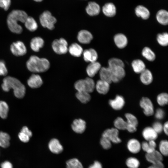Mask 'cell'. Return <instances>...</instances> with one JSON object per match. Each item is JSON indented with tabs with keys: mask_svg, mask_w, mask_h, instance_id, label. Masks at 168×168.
Segmentation results:
<instances>
[{
	"mask_svg": "<svg viewBox=\"0 0 168 168\" xmlns=\"http://www.w3.org/2000/svg\"><path fill=\"white\" fill-rule=\"evenodd\" d=\"M100 80L108 82L110 84L111 82V71L108 67H101L99 71Z\"/></svg>",
	"mask_w": 168,
	"mask_h": 168,
	"instance_id": "obj_26",
	"label": "cell"
},
{
	"mask_svg": "<svg viewBox=\"0 0 168 168\" xmlns=\"http://www.w3.org/2000/svg\"><path fill=\"white\" fill-rule=\"evenodd\" d=\"M142 54V56L150 61H153L156 58L154 52L149 47H145L143 49Z\"/></svg>",
	"mask_w": 168,
	"mask_h": 168,
	"instance_id": "obj_34",
	"label": "cell"
},
{
	"mask_svg": "<svg viewBox=\"0 0 168 168\" xmlns=\"http://www.w3.org/2000/svg\"><path fill=\"white\" fill-rule=\"evenodd\" d=\"M168 123L167 121L164 124V125L163 126V130L164 131L166 135H168Z\"/></svg>",
	"mask_w": 168,
	"mask_h": 168,
	"instance_id": "obj_57",
	"label": "cell"
},
{
	"mask_svg": "<svg viewBox=\"0 0 168 168\" xmlns=\"http://www.w3.org/2000/svg\"><path fill=\"white\" fill-rule=\"evenodd\" d=\"M7 72L5 62L2 60H0V76H6Z\"/></svg>",
	"mask_w": 168,
	"mask_h": 168,
	"instance_id": "obj_47",
	"label": "cell"
},
{
	"mask_svg": "<svg viewBox=\"0 0 168 168\" xmlns=\"http://www.w3.org/2000/svg\"><path fill=\"white\" fill-rule=\"evenodd\" d=\"M126 129L130 133H134L136 131L137 127L127 124Z\"/></svg>",
	"mask_w": 168,
	"mask_h": 168,
	"instance_id": "obj_54",
	"label": "cell"
},
{
	"mask_svg": "<svg viewBox=\"0 0 168 168\" xmlns=\"http://www.w3.org/2000/svg\"><path fill=\"white\" fill-rule=\"evenodd\" d=\"M114 125L118 130H124L126 129L127 123L122 118L118 117L114 120Z\"/></svg>",
	"mask_w": 168,
	"mask_h": 168,
	"instance_id": "obj_37",
	"label": "cell"
},
{
	"mask_svg": "<svg viewBox=\"0 0 168 168\" xmlns=\"http://www.w3.org/2000/svg\"><path fill=\"white\" fill-rule=\"evenodd\" d=\"M110 84L107 82L99 80L95 84V88L100 94L105 95L107 94L110 89Z\"/></svg>",
	"mask_w": 168,
	"mask_h": 168,
	"instance_id": "obj_22",
	"label": "cell"
},
{
	"mask_svg": "<svg viewBox=\"0 0 168 168\" xmlns=\"http://www.w3.org/2000/svg\"><path fill=\"white\" fill-rule=\"evenodd\" d=\"M108 67L110 68H113L120 66L124 67V63L121 59L116 58H112L110 59L108 61Z\"/></svg>",
	"mask_w": 168,
	"mask_h": 168,
	"instance_id": "obj_39",
	"label": "cell"
},
{
	"mask_svg": "<svg viewBox=\"0 0 168 168\" xmlns=\"http://www.w3.org/2000/svg\"><path fill=\"white\" fill-rule=\"evenodd\" d=\"M40 21L42 26L52 30L54 28V24L57 20L51 12L48 11L43 12L40 16Z\"/></svg>",
	"mask_w": 168,
	"mask_h": 168,
	"instance_id": "obj_5",
	"label": "cell"
},
{
	"mask_svg": "<svg viewBox=\"0 0 168 168\" xmlns=\"http://www.w3.org/2000/svg\"><path fill=\"white\" fill-rule=\"evenodd\" d=\"M11 4V0H0V7L7 11Z\"/></svg>",
	"mask_w": 168,
	"mask_h": 168,
	"instance_id": "obj_49",
	"label": "cell"
},
{
	"mask_svg": "<svg viewBox=\"0 0 168 168\" xmlns=\"http://www.w3.org/2000/svg\"><path fill=\"white\" fill-rule=\"evenodd\" d=\"M132 66L134 71L137 73H141L146 69L145 63L139 59L133 60L132 63Z\"/></svg>",
	"mask_w": 168,
	"mask_h": 168,
	"instance_id": "obj_31",
	"label": "cell"
},
{
	"mask_svg": "<svg viewBox=\"0 0 168 168\" xmlns=\"http://www.w3.org/2000/svg\"><path fill=\"white\" fill-rule=\"evenodd\" d=\"M21 132L26 134L30 138L32 137V133L31 131L26 126H24L22 128Z\"/></svg>",
	"mask_w": 168,
	"mask_h": 168,
	"instance_id": "obj_53",
	"label": "cell"
},
{
	"mask_svg": "<svg viewBox=\"0 0 168 168\" xmlns=\"http://www.w3.org/2000/svg\"><path fill=\"white\" fill-rule=\"evenodd\" d=\"M93 36L91 32L86 30H82L78 33L77 38L78 41L83 44H88L93 39Z\"/></svg>",
	"mask_w": 168,
	"mask_h": 168,
	"instance_id": "obj_11",
	"label": "cell"
},
{
	"mask_svg": "<svg viewBox=\"0 0 168 168\" xmlns=\"http://www.w3.org/2000/svg\"><path fill=\"white\" fill-rule=\"evenodd\" d=\"M145 157L147 160L152 164L162 162L163 160L162 155L156 150L151 153H146Z\"/></svg>",
	"mask_w": 168,
	"mask_h": 168,
	"instance_id": "obj_12",
	"label": "cell"
},
{
	"mask_svg": "<svg viewBox=\"0 0 168 168\" xmlns=\"http://www.w3.org/2000/svg\"><path fill=\"white\" fill-rule=\"evenodd\" d=\"M118 130L115 128H112L105 130L102 134V137L106 138L109 140L111 142L119 143L121 142L119 137Z\"/></svg>",
	"mask_w": 168,
	"mask_h": 168,
	"instance_id": "obj_9",
	"label": "cell"
},
{
	"mask_svg": "<svg viewBox=\"0 0 168 168\" xmlns=\"http://www.w3.org/2000/svg\"><path fill=\"white\" fill-rule=\"evenodd\" d=\"M114 40L116 46L119 49L125 48L128 44V40L125 35L122 33L116 34Z\"/></svg>",
	"mask_w": 168,
	"mask_h": 168,
	"instance_id": "obj_20",
	"label": "cell"
},
{
	"mask_svg": "<svg viewBox=\"0 0 168 168\" xmlns=\"http://www.w3.org/2000/svg\"><path fill=\"white\" fill-rule=\"evenodd\" d=\"M156 39L158 43L161 46H166L168 44V35L166 32L159 34L157 35Z\"/></svg>",
	"mask_w": 168,
	"mask_h": 168,
	"instance_id": "obj_36",
	"label": "cell"
},
{
	"mask_svg": "<svg viewBox=\"0 0 168 168\" xmlns=\"http://www.w3.org/2000/svg\"><path fill=\"white\" fill-rule=\"evenodd\" d=\"M100 144L103 148L108 149L111 147V142L107 138L102 137L100 140Z\"/></svg>",
	"mask_w": 168,
	"mask_h": 168,
	"instance_id": "obj_45",
	"label": "cell"
},
{
	"mask_svg": "<svg viewBox=\"0 0 168 168\" xmlns=\"http://www.w3.org/2000/svg\"><path fill=\"white\" fill-rule=\"evenodd\" d=\"M10 139V136L8 133L0 131V146L4 148L8 147Z\"/></svg>",
	"mask_w": 168,
	"mask_h": 168,
	"instance_id": "obj_33",
	"label": "cell"
},
{
	"mask_svg": "<svg viewBox=\"0 0 168 168\" xmlns=\"http://www.w3.org/2000/svg\"><path fill=\"white\" fill-rule=\"evenodd\" d=\"M9 111L8 105L5 101H0V116L3 119H6Z\"/></svg>",
	"mask_w": 168,
	"mask_h": 168,
	"instance_id": "obj_38",
	"label": "cell"
},
{
	"mask_svg": "<svg viewBox=\"0 0 168 168\" xmlns=\"http://www.w3.org/2000/svg\"><path fill=\"white\" fill-rule=\"evenodd\" d=\"M86 10L89 15L93 16L98 15L100 12V6L94 2H90L88 3Z\"/></svg>",
	"mask_w": 168,
	"mask_h": 168,
	"instance_id": "obj_19",
	"label": "cell"
},
{
	"mask_svg": "<svg viewBox=\"0 0 168 168\" xmlns=\"http://www.w3.org/2000/svg\"><path fill=\"white\" fill-rule=\"evenodd\" d=\"M68 50L71 55L76 57L80 56L83 52L82 47L77 43L71 44L69 47Z\"/></svg>",
	"mask_w": 168,
	"mask_h": 168,
	"instance_id": "obj_30",
	"label": "cell"
},
{
	"mask_svg": "<svg viewBox=\"0 0 168 168\" xmlns=\"http://www.w3.org/2000/svg\"><path fill=\"white\" fill-rule=\"evenodd\" d=\"M74 87L77 91H85L90 93L92 92L95 88V83L91 77H87L76 81Z\"/></svg>",
	"mask_w": 168,
	"mask_h": 168,
	"instance_id": "obj_4",
	"label": "cell"
},
{
	"mask_svg": "<svg viewBox=\"0 0 168 168\" xmlns=\"http://www.w3.org/2000/svg\"><path fill=\"white\" fill-rule=\"evenodd\" d=\"M160 153L163 156L168 155V142L167 140H162L160 142L159 146Z\"/></svg>",
	"mask_w": 168,
	"mask_h": 168,
	"instance_id": "obj_40",
	"label": "cell"
},
{
	"mask_svg": "<svg viewBox=\"0 0 168 168\" xmlns=\"http://www.w3.org/2000/svg\"><path fill=\"white\" fill-rule=\"evenodd\" d=\"M157 101L158 104L161 106L167 104L168 101L167 94L163 93L159 94L157 97Z\"/></svg>",
	"mask_w": 168,
	"mask_h": 168,
	"instance_id": "obj_43",
	"label": "cell"
},
{
	"mask_svg": "<svg viewBox=\"0 0 168 168\" xmlns=\"http://www.w3.org/2000/svg\"><path fill=\"white\" fill-rule=\"evenodd\" d=\"M164 116L165 112L162 109L159 108L156 110L155 114V117L156 119H161L164 118Z\"/></svg>",
	"mask_w": 168,
	"mask_h": 168,
	"instance_id": "obj_50",
	"label": "cell"
},
{
	"mask_svg": "<svg viewBox=\"0 0 168 168\" xmlns=\"http://www.w3.org/2000/svg\"><path fill=\"white\" fill-rule=\"evenodd\" d=\"M10 49L12 53L17 56H23L26 54L27 52L25 45L20 41L13 42L11 44Z\"/></svg>",
	"mask_w": 168,
	"mask_h": 168,
	"instance_id": "obj_7",
	"label": "cell"
},
{
	"mask_svg": "<svg viewBox=\"0 0 168 168\" xmlns=\"http://www.w3.org/2000/svg\"><path fill=\"white\" fill-rule=\"evenodd\" d=\"M103 13L109 17L114 16L116 14V8L114 4L111 2L105 4L102 8Z\"/></svg>",
	"mask_w": 168,
	"mask_h": 168,
	"instance_id": "obj_24",
	"label": "cell"
},
{
	"mask_svg": "<svg viewBox=\"0 0 168 168\" xmlns=\"http://www.w3.org/2000/svg\"><path fill=\"white\" fill-rule=\"evenodd\" d=\"M67 41L63 38L55 40L52 43V47L56 53L59 54H65L68 50Z\"/></svg>",
	"mask_w": 168,
	"mask_h": 168,
	"instance_id": "obj_6",
	"label": "cell"
},
{
	"mask_svg": "<svg viewBox=\"0 0 168 168\" xmlns=\"http://www.w3.org/2000/svg\"><path fill=\"white\" fill-rule=\"evenodd\" d=\"M140 79L142 82L145 85L151 84L153 81V76L151 72L146 69L140 73Z\"/></svg>",
	"mask_w": 168,
	"mask_h": 168,
	"instance_id": "obj_28",
	"label": "cell"
},
{
	"mask_svg": "<svg viewBox=\"0 0 168 168\" xmlns=\"http://www.w3.org/2000/svg\"><path fill=\"white\" fill-rule=\"evenodd\" d=\"M28 85L32 88H36L41 86L43 84L42 80L38 74H33L28 80Z\"/></svg>",
	"mask_w": 168,
	"mask_h": 168,
	"instance_id": "obj_14",
	"label": "cell"
},
{
	"mask_svg": "<svg viewBox=\"0 0 168 168\" xmlns=\"http://www.w3.org/2000/svg\"><path fill=\"white\" fill-rule=\"evenodd\" d=\"M44 44V40L41 38L35 37L31 39L30 42V47L33 51L38 52L43 46Z\"/></svg>",
	"mask_w": 168,
	"mask_h": 168,
	"instance_id": "obj_25",
	"label": "cell"
},
{
	"mask_svg": "<svg viewBox=\"0 0 168 168\" xmlns=\"http://www.w3.org/2000/svg\"><path fill=\"white\" fill-rule=\"evenodd\" d=\"M83 58L86 62H92L96 61L98 55L96 51L94 49L90 48L83 51Z\"/></svg>",
	"mask_w": 168,
	"mask_h": 168,
	"instance_id": "obj_16",
	"label": "cell"
},
{
	"mask_svg": "<svg viewBox=\"0 0 168 168\" xmlns=\"http://www.w3.org/2000/svg\"><path fill=\"white\" fill-rule=\"evenodd\" d=\"M156 18L158 22L163 25H166L168 23V13L166 10H159L156 14Z\"/></svg>",
	"mask_w": 168,
	"mask_h": 168,
	"instance_id": "obj_29",
	"label": "cell"
},
{
	"mask_svg": "<svg viewBox=\"0 0 168 168\" xmlns=\"http://www.w3.org/2000/svg\"><path fill=\"white\" fill-rule=\"evenodd\" d=\"M76 96L77 99L83 103L88 102L91 99L90 93L86 92L77 91Z\"/></svg>",
	"mask_w": 168,
	"mask_h": 168,
	"instance_id": "obj_35",
	"label": "cell"
},
{
	"mask_svg": "<svg viewBox=\"0 0 168 168\" xmlns=\"http://www.w3.org/2000/svg\"><path fill=\"white\" fill-rule=\"evenodd\" d=\"M126 164L129 168H138L140 162L136 158L130 157L127 159Z\"/></svg>",
	"mask_w": 168,
	"mask_h": 168,
	"instance_id": "obj_42",
	"label": "cell"
},
{
	"mask_svg": "<svg viewBox=\"0 0 168 168\" xmlns=\"http://www.w3.org/2000/svg\"><path fill=\"white\" fill-rule=\"evenodd\" d=\"M28 15L24 11L20 10H14L8 15L7 20L8 27L10 30L13 33L21 34L23 31L22 26L19 22L24 23Z\"/></svg>",
	"mask_w": 168,
	"mask_h": 168,
	"instance_id": "obj_1",
	"label": "cell"
},
{
	"mask_svg": "<svg viewBox=\"0 0 168 168\" xmlns=\"http://www.w3.org/2000/svg\"><path fill=\"white\" fill-rule=\"evenodd\" d=\"M136 15L144 20L148 19L150 16V13L149 10L142 5H138L135 9Z\"/></svg>",
	"mask_w": 168,
	"mask_h": 168,
	"instance_id": "obj_27",
	"label": "cell"
},
{
	"mask_svg": "<svg viewBox=\"0 0 168 168\" xmlns=\"http://www.w3.org/2000/svg\"><path fill=\"white\" fill-rule=\"evenodd\" d=\"M140 105L143 109L144 114L147 116H150L154 113V108L151 100L146 97H142L140 102Z\"/></svg>",
	"mask_w": 168,
	"mask_h": 168,
	"instance_id": "obj_8",
	"label": "cell"
},
{
	"mask_svg": "<svg viewBox=\"0 0 168 168\" xmlns=\"http://www.w3.org/2000/svg\"><path fill=\"white\" fill-rule=\"evenodd\" d=\"M49 147L53 153L59 154L63 151V147L57 139L53 138L49 142Z\"/></svg>",
	"mask_w": 168,
	"mask_h": 168,
	"instance_id": "obj_23",
	"label": "cell"
},
{
	"mask_svg": "<svg viewBox=\"0 0 168 168\" xmlns=\"http://www.w3.org/2000/svg\"><path fill=\"white\" fill-rule=\"evenodd\" d=\"M125 117L127 119V124L137 127L138 124V120L136 117L130 113H126Z\"/></svg>",
	"mask_w": 168,
	"mask_h": 168,
	"instance_id": "obj_44",
	"label": "cell"
},
{
	"mask_svg": "<svg viewBox=\"0 0 168 168\" xmlns=\"http://www.w3.org/2000/svg\"><path fill=\"white\" fill-rule=\"evenodd\" d=\"M141 148L146 152V153H151L156 150L150 146L148 142H143L141 144Z\"/></svg>",
	"mask_w": 168,
	"mask_h": 168,
	"instance_id": "obj_46",
	"label": "cell"
},
{
	"mask_svg": "<svg viewBox=\"0 0 168 168\" xmlns=\"http://www.w3.org/2000/svg\"><path fill=\"white\" fill-rule=\"evenodd\" d=\"M89 168H102V167L100 162L98 161H96L93 164L89 167Z\"/></svg>",
	"mask_w": 168,
	"mask_h": 168,
	"instance_id": "obj_56",
	"label": "cell"
},
{
	"mask_svg": "<svg viewBox=\"0 0 168 168\" xmlns=\"http://www.w3.org/2000/svg\"><path fill=\"white\" fill-rule=\"evenodd\" d=\"M142 135L147 141L155 140L158 137V134L152 127H148L145 128L142 132Z\"/></svg>",
	"mask_w": 168,
	"mask_h": 168,
	"instance_id": "obj_21",
	"label": "cell"
},
{
	"mask_svg": "<svg viewBox=\"0 0 168 168\" xmlns=\"http://www.w3.org/2000/svg\"><path fill=\"white\" fill-rule=\"evenodd\" d=\"M1 168H13L12 163L8 161L2 162L1 164Z\"/></svg>",
	"mask_w": 168,
	"mask_h": 168,
	"instance_id": "obj_55",
	"label": "cell"
},
{
	"mask_svg": "<svg viewBox=\"0 0 168 168\" xmlns=\"http://www.w3.org/2000/svg\"><path fill=\"white\" fill-rule=\"evenodd\" d=\"M25 27L30 31H34L38 28V25L34 19L31 16H28L25 22Z\"/></svg>",
	"mask_w": 168,
	"mask_h": 168,
	"instance_id": "obj_32",
	"label": "cell"
},
{
	"mask_svg": "<svg viewBox=\"0 0 168 168\" xmlns=\"http://www.w3.org/2000/svg\"><path fill=\"white\" fill-rule=\"evenodd\" d=\"M109 102L113 109L119 110L123 108L125 104V100L123 96L118 95L114 99L110 100Z\"/></svg>",
	"mask_w": 168,
	"mask_h": 168,
	"instance_id": "obj_15",
	"label": "cell"
},
{
	"mask_svg": "<svg viewBox=\"0 0 168 168\" xmlns=\"http://www.w3.org/2000/svg\"><path fill=\"white\" fill-rule=\"evenodd\" d=\"M34 1L36 2H41L43 0H34Z\"/></svg>",
	"mask_w": 168,
	"mask_h": 168,
	"instance_id": "obj_58",
	"label": "cell"
},
{
	"mask_svg": "<svg viewBox=\"0 0 168 168\" xmlns=\"http://www.w3.org/2000/svg\"><path fill=\"white\" fill-rule=\"evenodd\" d=\"M29 70L33 72H42L48 70L50 66L49 60L44 58L31 56L26 63Z\"/></svg>",
	"mask_w": 168,
	"mask_h": 168,
	"instance_id": "obj_3",
	"label": "cell"
},
{
	"mask_svg": "<svg viewBox=\"0 0 168 168\" xmlns=\"http://www.w3.org/2000/svg\"><path fill=\"white\" fill-rule=\"evenodd\" d=\"M110 69L111 71L112 82H118L125 76V72L123 67L118 66Z\"/></svg>",
	"mask_w": 168,
	"mask_h": 168,
	"instance_id": "obj_10",
	"label": "cell"
},
{
	"mask_svg": "<svg viewBox=\"0 0 168 168\" xmlns=\"http://www.w3.org/2000/svg\"><path fill=\"white\" fill-rule=\"evenodd\" d=\"M147 168H165V166L162 162H160L152 164Z\"/></svg>",
	"mask_w": 168,
	"mask_h": 168,
	"instance_id": "obj_52",
	"label": "cell"
},
{
	"mask_svg": "<svg viewBox=\"0 0 168 168\" xmlns=\"http://www.w3.org/2000/svg\"><path fill=\"white\" fill-rule=\"evenodd\" d=\"M18 137L20 140L23 142H28L30 138L28 135L21 132L19 133Z\"/></svg>",
	"mask_w": 168,
	"mask_h": 168,
	"instance_id": "obj_51",
	"label": "cell"
},
{
	"mask_svg": "<svg viewBox=\"0 0 168 168\" xmlns=\"http://www.w3.org/2000/svg\"><path fill=\"white\" fill-rule=\"evenodd\" d=\"M101 68L99 62L96 61L91 62L86 68L87 74L90 77H93L100 71Z\"/></svg>",
	"mask_w": 168,
	"mask_h": 168,
	"instance_id": "obj_17",
	"label": "cell"
},
{
	"mask_svg": "<svg viewBox=\"0 0 168 168\" xmlns=\"http://www.w3.org/2000/svg\"><path fill=\"white\" fill-rule=\"evenodd\" d=\"M152 128L157 134L161 133L163 130V126L159 122H154L153 124Z\"/></svg>",
	"mask_w": 168,
	"mask_h": 168,
	"instance_id": "obj_48",
	"label": "cell"
},
{
	"mask_svg": "<svg viewBox=\"0 0 168 168\" xmlns=\"http://www.w3.org/2000/svg\"><path fill=\"white\" fill-rule=\"evenodd\" d=\"M127 147L128 151L133 154L138 153L141 148V144L137 139L132 138L128 141Z\"/></svg>",
	"mask_w": 168,
	"mask_h": 168,
	"instance_id": "obj_18",
	"label": "cell"
},
{
	"mask_svg": "<svg viewBox=\"0 0 168 168\" xmlns=\"http://www.w3.org/2000/svg\"><path fill=\"white\" fill-rule=\"evenodd\" d=\"M2 87L5 91L12 89L15 96L18 98H23L26 93V88L17 78L11 76L5 77L3 80Z\"/></svg>",
	"mask_w": 168,
	"mask_h": 168,
	"instance_id": "obj_2",
	"label": "cell"
},
{
	"mask_svg": "<svg viewBox=\"0 0 168 168\" xmlns=\"http://www.w3.org/2000/svg\"><path fill=\"white\" fill-rule=\"evenodd\" d=\"M72 128L73 131L78 133H83L86 128V123L81 119L74 120L72 124Z\"/></svg>",
	"mask_w": 168,
	"mask_h": 168,
	"instance_id": "obj_13",
	"label": "cell"
},
{
	"mask_svg": "<svg viewBox=\"0 0 168 168\" xmlns=\"http://www.w3.org/2000/svg\"><path fill=\"white\" fill-rule=\"evenodd\" d=\"M67 168H83L79 161L76 158L71 159L66 162Z\"/></svg>",
	"mask_w": 168,
	"mask_h": 168,
	"instance_id": "obj_41",
	"label": "cell"
}]
</instances>
